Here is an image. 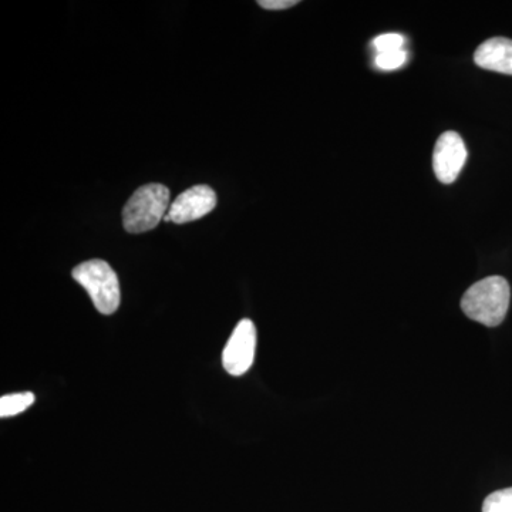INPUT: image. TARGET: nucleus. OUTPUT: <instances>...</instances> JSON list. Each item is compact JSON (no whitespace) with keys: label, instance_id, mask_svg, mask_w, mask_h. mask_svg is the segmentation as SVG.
I'll list each match as a JSON object with an SVG mask.
<instances>
[{"label":"nucleus","instance_id":"8","mask_svg":"<svg viewBox=\"0 0 512 512\" xmlns=\"http://www.w3.org/2000/svg\"><path fill=\"white\" fill-rule=\"evenodd\" d=\"M33 403H35V394L30 392L3 396L2 399H0V417L5 419V417L16 416V414L28 410Z\"/></svg>","mask_w":512,"mask_h":512},{"label":"nucleus","instance_id":"9","mask_svg":"<svg viewBox=\"0 0 512 512\" xmlns=\"http://www.w3.org/2000/svg\"><path fill=\"white\" fill-rule=\"evenodd\" d=\"M483 512H512V488L488 495L483 504Z\"/></svg>","mask_w":512,"mask_h":512},{"label":"nucleus","instance_id":"3","mask_svg":"<svg viewBox=\"0 0 512 512\" xmlns=\"http://www.w3.org/2000/svg\"><path fill=\"white\" fill-rule=\"evenodd\" d=\"M72 276L92 298L94 308L103 315H113L121 301L120 282L106 261L92 259L73 269Z\"/></svg>","mask_w":512,"mask_h":512},{"label":"nucleus","instance_id":"2","mask_svg":"<svg viewBox=\"0 0 512 512\" xmlns=\"http://www.w3.org/2000/svg\"><path fill=\"white\" fill-rule=\"evenodd\" d=\"M170 210V190L165 185L147 184L138 188L123 210L124 229L130 234L151 231Z\"/></svg>","mask_w":512,"mask_h":512},{"label":"nucleus","instance_id":"12","mask_svg":"<svg viewBox=\"0 0 512 512\" xmlns=\"http://www.w3.org/2000/svg\"><path fill=\"white\" fill-rule=\"evenodd\" d=\"M298 3V0H259L258 5L268 10H285Z\"/></svg>","mask_w":512,"mask_h":512},{"label":"nucleus","instance_id":"1","mask_svg":"<svg viewBox=\"0 0 512 512\" xmlns=\"http://www.w3.org/2000/svg\"><path fill=\"white\" fill-rule=\"evenodd\" d=\"M511 289L501 276H490L471 286L463 299L461 309L468 318L494 328L501 325L510 308Z\"/></svg>","mask_w":512,"mask_h":512},{"label":"nucleus","instance_id":"11","mask_svg":"<svg viewBox=\"0 0 512 512\" xmlns=\"http://www.w3.org/2000/svg\"><path fill=\"white\" fill-rule=\"evenodd\" d=\"M403 46L404 37L399 35V33H386V35L376 37V39L373 40V47H375L377 55L402 50Z\"/></svg>","mask_w":512,"mask_h":512},{"label":"nucleus","instance_id":"5","mask_svg":"<svg viewBox=\"0 0 512 512\" xmlns=\"http://www.w3.org/2000/svg\"><path fill=\"white\" fill-rule=\"evenodd\" d=\"M215 207H217L215 191L208 185H195L178 195L177 200L170 205L164 221L187 224L210 214Z\"/></svg>","mask_w":512,"mask_h":512},{"label":"nucleus","instance_id":"6","mask_svg":"<svg viewBox=\"0 0 512 512\" xmlns=\"http://www.w3.org/2000/svg\"><path fill=\"white\" fill-rule=\"evenodd\" d=\"M467 160V148L456 131H447L437 140L433 154V168L437 180L453 184Z\"/></svg>","mask_w":512,"mask_h":512},{"label":"nucleus","instance_id":"7","mask_svg":"<svg viewBox=\"0 0 512 512\" xmlns=\"http://www.w3.org/2000/svg\"><path fill=\"white\" fill-rule=\"evenodd\" d=\"M474 62L481 69L512 76V40L493 37L478 47Z\"/></svg>","mask_w":512,"mask_h":512},{"label":"nucleus","instance_id":"10","mask_svg":"<svg viewBox=\"0 0 512 512\" xmlns=\"http://www.w3.org/2000/svg\"><path fill=\"white\" fill-rule=\"evenodd\" d=\"M375 62L379 69L386 70V72L396 70L407 62V52L402 49L396 50V52L380 53L376 56Z\"/></svg>","mask_w":512,"mask_h":512},{"label":"nucleus","instance_id":"4","mask_svg":"<svg viewBox=\"0 0 512 512\" xmlns=\"http://www.w3.org/2000/svg\"><path fill=\"white\" fill-rule=\"evenodd\" d=\"M256 329L249 319L241 320L232 332L224 353L222 363L232 376H242L251 369L255 359Z\"/></svg>","mask_w":512,"mask_h":512}]
</instances>
